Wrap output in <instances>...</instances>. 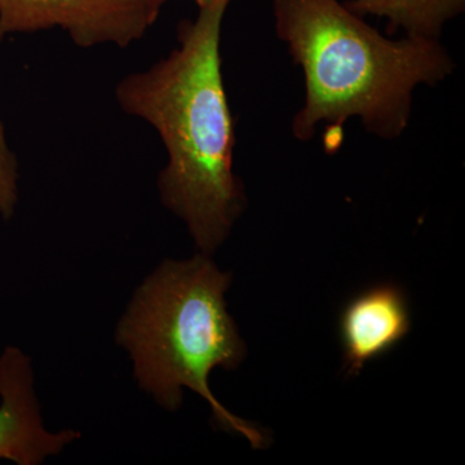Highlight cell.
<instances>
[{"label": "cell", "instance_id": "cell-8", "mask_svg": "<svg viewBox=\"0 0 465 465\" xmlns=\"http://www.w3.org/2000/svg\"><path fill=\"white\" fill-rule=\"evenodd\" d=\"M18 201V166L16 155L9 149L5 128L0 124V216H14Z\"/></svg>", "mask_w": 465, "mask_h": 465}, {"label": "cell", "instance_id": "cell-9", "mask_svg": "<svg viewBox=\"0 0 465 465\" xmlns=\"http://www.w3.org/2000/svg\"><path fill=\"white\" fill-rule=\"evenodd\" d=\"M152 2L158 3V5H162L164 2H166V0H152ZM195 2H197L198 7H200V9H204L213 7V5H215L220 2L231 3L232 0H195Z\"/></svg>", "mask_w": 465, "mask_h": 465}, {"label": "cell", "instance_id": "cell-7", "mask_svg": "<svg viewBox=\"0 0 465 465\" xmlns=\"http://www.w3.org/2000/svg\"><path fill=\"white\" fill-rule=\"evenodd\" d=\"M345 5L361 17L387 18L391 30L439 41L445 24L463 14L465 0H351Z\"/></svg>", "mask_w": 465, "mask_h": 465}, {"label": "cell", "instance_id": "cell-5", "mask_svg": "<svg viewBox=\"0 0 465 465\" xmlns=\"http://www.w3.org/2000/svg\"><path fill=\"white\" fill-rule=\"evenodd\" d=\"M30 360L15 347L0 356V459L20 465L42 463L78 434L47 432L39 414Z\"/></svg>", "mask_w": 465, "mask_h": 465}, {"label": "cell", "instance_id": "cell-3", "mask_svg": "<svg viewBox=\"0 0 465 465\" xmlns=\"http://www.w3.org/2000/svg\"><path fill=\"white\" fill-rule=\"evenodd\" d=\"M231 280L207 255L164 262L137 291L119 324L118 341L130 351L142 388L162 406L176 410L183 388H189L208 401L223 430L262 449L265 439L258 428L231 414L208 385L215 367L235 369L246 354L226 311Z\"/></svg>", "mask_w": 465, "mask_h": 465}, {"label": "cell", "instance_id": "cell-2", "mask_svg": "<svg viewBox=\"0 0 465 465\" xmlns=\"http://www.w3.org/2000/svg\"><path fill=\"white\" fill-rule=\"evenodd\" d=\"M273 12L278 38L304 73L305 103L292 122L302 142L321 122L341 130L351 118L375 136L397 139L409 125L415 88L454 69L436 39L391 41L339 0H274Z\"/></svg>", "mask_w": 465, "mask_h": 465}, {"label": "cell", "instance_id": "cell-6", "mask_svg": "<svg viewBox=\"0 0 465 465\" xmlns=\"http://www.w3.org/2000/svg\"><path fill=\"white\" fill-rule=\"evenodd\" d=\"M411 329L403 291L391 283L370 287L345 305L339 318L344 365L357 375L370 361L384 356Z\"/></svg>", "mask_w": 465, "mask_h": 465}, {"label": "cell", "instance_id": "cell-4", "mask_svg": "<svg viewBox=\"0 0 465 465\" xmlns=\"http://www.w3.org/2000/svg\"><path fill=\"white\" fill-rule=\"evenodd\" d=\"M161 7L152 0H0V41L61 27L82 48H124L145 35Z\"/></svg>", "mask_w": 465, "mask_h": 465}, {"label": "cell", "instance_id": "cell-1", "mask_svg": "<svg viewBox=\"0 0 465 465\" xmlns=\"http://www.w3.org/2000/svg\"><path fill=\"white\" fill-rule=\"evenodd\" d=\"M228 5L217 3L180 23L179 47L115 88L119 106L161 136L168 157L158 179L162 201L188 224L204 255L228 237L244 203L232 170L235 125L220 54Z\"/></svg>", "mask_w": 465, "mask_h": 465}]
</instances>
